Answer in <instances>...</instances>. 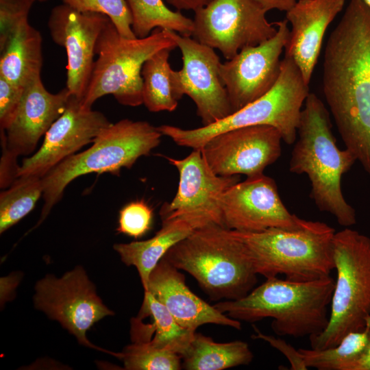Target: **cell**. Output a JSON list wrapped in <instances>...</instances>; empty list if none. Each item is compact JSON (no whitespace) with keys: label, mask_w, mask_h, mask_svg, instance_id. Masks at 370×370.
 Here are the masks:
<instances>
[{"label":"cell","mask_w":370,"mask_h":370,"mask_svg":"<svg viewBox=\"0 0 370 370\" xmlns=\"http://www.w3.org/2000/svg\"><path fill=\"white\" fill-rule=\"evenodd\" d=\"M24 88L0 76V129L5 130L11 124L20 105Z\"/></svg>","instance_id":"34"},{"label":"cell","mask_w":370,"mask_h":370,"mask_svg":"<svg viewBox=\"0 0 370 370\" xmlns=\"http://www.w3.org/2000/svg\"><path fill=\"white\" fill-rule=\"evenodd\" d=\"M34 301L37 309L58 321L79 344L117 356L95 346L86 337L95 323L114 312L104 305L82 267H77L59 278L47 275L38 280Z\"/></svg>","instance_id":"10"},{"label":"cell","mask_w":370,"mask_h":370,"mask_svg":"<svg viewBox=\"0 0 370 370\" xmlns=\"http://www.w3.org/2000/svg\"><path fill=\"white\" fill-rule=\"evenodd\" d=\"M282 135L275 127L260 125L219 134L201 148L211 170L217 175L263 173L281 156Z\"/></svg>","instance_id":"15"},{"label":"cell","mask_w":370,"mask_h":370,"mask_svg":"<svg viewBox=\"0 0 370 370\" xmlns=\"http://www.w3.org/2000/svg\"><path fill=\"white\" fill-rule=\"evenodd\" d=\"M334 283L331 276L306 282L267 278L246 296L213 306L240 321L272 318V330L279 336L309 338L328 326Z\"/></svg>","instance_id":"3"},{"label":"cell","mask_w":370,"mask_h":370,"mask_svg":"<svg viewBox=\"0 0 370 370\" xmlns=\"http://www.w3.org/2000/svg\"><path fill=\"white\" fill-rule=\"evenodd\" d=\"M127 370H178L182 367V356L158 348L149 342H133L117 356Z\"/></svg>","instance_id":"30"},{"label":"cell","mask_w":370,"mask_h":370,"mask_svg":"<svg viewBox=\"0 0 370 370\" xmlns=\"http://www.w3.org/2000/svg\"><path fill=\"white\" fill-rule=\"evenodd\" d=\"M175 47L167 29L156 28L147 37L130 39L122 36L109 19L96 43L98 57L81 101L82 105L92 108L106 95H112L124 106L143 104L141 71L144 63L158 51Z\"/></svg>","instance_id":"8"},{"label":"cell","mask_w":370,"mask_h":370,"mask_svg":"<svg viewBox=\"0 0 370 370\" xmlns=\"http://www.w3.org/2000/svg\"><path fill=\"white\" fill-rule=\"evenodd\" d=\"M332 249L336 280L328 326L309 337L314 349L338 345L350 332L364 329L370 319V238L346 227L335 232Z\"/></svg>","instance_id":"9"},{"label":"cell","mask_w":370,"mask_h":370,"mask_svg":"<svg viewBox=\"0 0 370 370\" xmlns=\"http://www.w3.org/2000/svg\"><path fill=\"white\" fill-rule=\"evenodd\" d=\"M162 136L158 127L147 121L125 119L110 123L90 147L64 159L42 177L44 205L36 226L73 180L92 173L119 175L122 168L130 169L140 157L149 155L160 145Z\"/></svg>","instance_id":"6"},{"label":"cell","mask_w":370,"mask_h":370,"mask_svg":"<svg viewBox=\"0 0 370 370\" xmlns=\"http://www.w3.org/2000/svg\"><path fill=\"white\" fill-rule=\"evenodd\" d=\"M169 5L178 10H193L194 12L205 7L212 0H165Z\"/></svg>","instance_id":"37"},{"label":"cell","mask_w":370,"mask_h":370,"mask_svg":"<svg viewBox=\"0 0 370 370\" xmlns=\"http://www.w3.org/2000/svg\"><path fill=\"white\" fill-rule=\"evenodd\" d=\"M145 291L163 304L175 321L192 331L204 324H217L241 330L240 321L211 306L188 287L184 275L162 258L151 271Z\"/></svg>","instance_id":"20"},{"label":"cell","mask_w":370,"mask_h":370,"mask_svg":"<svg viewBox=\"0 0 370 370\" xmlns=\"http://www.w3.org/2000/svg\"><path fill=\"white\" fill-rule=\"evenodd\" d=\"M0 76L25 87L41 77L42 38L27 21L23 22L0 49Z\"/></svg>","instance_id":"24"},{"label":"cell","mask_w":370,"mask_h":370,"mask_svg":"<svg viewBox=\"0 0 370 370\" xmlns=\"http://www.w3.org/2000/svg\"><path fill=\"white\" fill-rule=\"evenodd\" d=\"M276 25L275 36L242 49L234 57L221 63L220 75L232 112L260 98L276 84L281 71L280 56L290 34L286 18Z\"/></svg>","instance_id":"13"},{"label":"cell","mask_w":370,"mask_h":370,"mask_svg":"<svg viewBox=\"0 0 370 370\" xmlns=\"http://www.w3.org/2000/svg\"><path fill=\"white\" fill-rule=\"evenodd\" d=\"M345 0H298L286 12L291 25L285 56L293 60L309 84L325 32L342 11Z\"/></svg>","instance_id":"21"},{"label":"cell","mask_w":370,"mask_h":370,"mask_svg":"<svg viewBox=\"0 0 370 370\" xmlns=\"http://www.w3.org/2000/svg\"><path fill=\"white\" fill-rule=\"evenodd\" d=\"M163 258L190 274L214 301L241 299L258 282L245 245L231 230L214 223L195 230Z\"/></svg>","instance_id":"4"},{"label":"cell","mask_w":370,"mask_h":370,"mask_svg":"<svg viewBox=\"0 0 370 370\" xmlns=\"http://www.w3.org/2000/svg\"><path fill=\"white\" fill-rule=\"evenodd\" d=\"M254 354L242 341L217 343L195 332L182 356V367L188 370H222L251 363Z\"/></svg>","instance_id":"25"},{"label":"cell","mask_w":370,"mask_h":370,"mask_svg":"<svg viewBox=\"0 0 370 370\" xmlns=\"http://www.w3.org/2000/svg\"><path fill=\"white\" fill-rule=\"evenodd\" d=\"M179 173L177 193L161 207L162 221L182 217H198L223 225L221 200L224 193L240 180V175L215 174L204 159L201 149L182 159L166 157Z\"/></svg>","instance_id":"16"},{"label":"cell","mask_w":370,"mask_h":370,"mask_svg":"<svg viewBox=\"0 0 370 370\" xmlns=\"http://www.w3.org/2000/svg\"><path fill=\"white\" fill-rule=\"evenodd\" d=\"M232 232L246 247L256 273L266 279L284 275L288 280L312 281L330 276L334 269L336 232L325 223L306 221L297 228Z\"/></svg>","instance_id":"5"},{"label":"cell","mask_w":370,"mask_h":370,"mask_svg":"<svg viewBox=\"0 0 370 370\" xmlns=\"http://www.w3.org/2000/svg\"><path fill=\"white\" fill-rule=\"evenodd\" d=\"M34 0H0V49L16 29L28 20Z\"/></svg>","instance_id":"33"},{"label":"cell","mask_w":370,"mask_h":370,"mask_svg":"<svg viewBox=\"0 0 370 370\" xmlns=\"http://www.w3.org/2000/svg\"><path fill=\"white\" fill-rule=\"evenodd\" d=\"M267 12L271 10H278L287 12L292 8L297 0H252Z\"/></svg>","instance_id":"36"},{"label":"cell","mask_w":370,"mask_h":370,"mask_svg":"<svg viewBox=\"0 0 370 370\" xmlns=\"http://www.w3.org/2000/svg\"><path fill=\"white\" fill-rule=\"evenodd\" d=\"M309 92L308 84L293 60L284 56L279 78L264 95L226 117L195 129L162 125L158 127L163 136L175 143L193 149H201L212 137L237 128L267 125L280 132L286 144L297 137L301 107Z\"/></svg>","instance_id":"7"},{"label":"cell","mask_w":370,"mask_h":370,"mask_svg":"<svg viewBox=\"0 0 370 370\" xmlns=\"http://www.w3.org/2000/svg\"><path fill=\"white\" fill-rule=\"evenodd\" d=\"M221 208L223 225L232 230L297 228L307 221L290 213L275 180L263 173L247 177L230 186L221 197Z\"/></svg>","instance_id":"14"},{"label":"cell","mask_w":370,"mask_h":370,"mask_svg":"<svg viewBox=\"0 0 370 370\" xmlns=\"http://www.w3.org/2000/svg\"><path fill=\"white\" fill-rule=\"evenodd\" d=\"M144 293L138 315L131 321L132 342H149L182 357L196 331L182 327L163 304L149 291Z\"/></svg>","instance_id":"23"},{"label":"cell","mask_w":370,"mask_h":370,"mask_svg":"<svg viewBox=\"0 0 370 370\" xmlns=\"http://www.w3.org/2000/svg\"><path fill=\"white\" fill-rule=\"evenodd\" d=\"M182 53V67L173 71V88L180 100L187 95L195 103L203 125L232 113L226 88L220 75L221 61L213 48L190 36L167 29Z\"/></svg>","instance_id":"12"},{"label":"cell","mask_w":370,"mask_h":370,"mask_svg":"<svg viewBox=\"0 0 370 370\" xmlns=\"http://www.w3.org/2000/svg\"><path fill=\"white\" fill-rule=\"evenodd\" d=\"M153 214L152 208L145 201H132L119 212L117 231L119 233L138 238L151 229Z\"/></svg>","instance_id":"32"},{"label":"cell","mask_w":370,"mask_h":370,"mask_svg":"<svg viewBox=\"0 0 370 370\" xmlns=\"http://www.w3.org/2000/svg\"><path fill=\"white\" fill-rule=\"evenodd\" d=\"M323 92L346 149L370 176V7L350 0L325 49Z\"/></svg>","instance_id":"1"},{"label":"cell","mask_w":370,"mask_h":370,"mask_svg":"<svg viewBox=\"0 0 370 370\" xmlns=\"http://www.w3.org/2000/svg\"><path fill=\"white\" fill-rule=\"evenodd\" d=\"M365 4L370 7V0H362Z\"/></svg>","instance_id":"39"},{"label":"cell","mask_w":370,"mask_h":370,"mask_svg":"<svg viewBox=\"0 0 370 370\" xmlns=\"http://www.w3.org/2000/svg\"><path fill=\"white\" fill-rule=\"evenodd\" d=\"M266 13L252 0H212L195 12L192 36L230 60L275 35L276 22L269 23Z\"/></svg>","instance_id":"11"},{"label":"cell","mask_w":370,"mask_h":370,"mask_svg":"<svg viewBox=\"0 0 370 370\" xmlns=\"http://www.w3.org/2000/svg\"><path fill=\"white\" fill-rule=\"evenodd\" d=\"M35 1H40V2H43V1H48V0H34Z\"/></svg>","instance_id":"40"},{"label":"cell","mask_w":370,"mask_h":370,"mask_svg":"<svg viewBox=\"0 0 370 370\" xmlns=\"http://www.w3.org/2000/svg\"><path fill=\"white\" fill-rule=\"evenodd\" d=\"M353 370H370V332L367 347L362 357L354 366Z\"/></svg>","instance_id":"38"},{"label":"cell","mask_w":370,"mask_h":370,"mask_svg":"<svg viewBox=\"0 0 370 370\" xmlns=\"http://www.w3.org/2000/svg\"><path fill=\"white\" fill-rule=\"evenodd\" d=\"M208 223L211 222L198 217L162 221V227L151 238L115 244L114 249L126 265L136 268L145 291L151 271L167 251L195 230Z\"/></svg>","instance_id":"22"},{"label":"cell","mask_w":370,"mask_h":370,"mask_svg":"<svg viewBox=\"0 0 370 370\" xmlns=\"http://www.w3.org/2000/svg\"><path fill=\"white\" fill-rule=\"evenodd\" d=\"M132 16V28L136 38L148 36L156 28L191 36L193 20L169 8L163 0H126Z\"/></svg>","instance_id":"27"},{"label":"cell","mask_w":370,"mask_h":370,"mask_svg":"<svg viewBox=\"0 0 370 370\" xmlns=\"http://www.w3.org/2000/svg\"><path fill=\"white\" fill-rule=\"evenodd\" d=\"M253 328L255 334L251 337L254 339L264 341L269 343L271 346L280 351L290 362L291 370L308 369L298 349H295L292 345L282 338L262 333L255 325H253Z\"/></svg>","instance_id":"35"},{"label":"cell","mask_w":370,"mask_h":370,"mask_svg":"<svg viewBox=\"0 0 370 370\" xmlns=\"http://www.w3.org/2000/svg\"><path fill=\"white\" fill-rule=\"evenodd\" d=\"M43 195L42 177H18L0 194V233L17 223L35 207Z\"/></svg>","instance_id":"29"},{"label":"cell","mask_w":370,"mask_h":370,"mask_svg":"<svg viewBox=\"0 0 370 370\" xmlns=\"http://www.w3.org/2000/svg\"><path fill=\"white\" fill-rule=\"evenodd\" d=\"M171 48L158 51L144 63L143 78V101L152 112L174 111L178 104L173 84V69L169 63Z\"/></svg>","instance_id":"26"},{"label":"cell","mask_w":370,"mask_h":370,"mask_svg":"<svg viewBox=\"0 0 370 370\" xmlns=\"http://www.w3.org/2000/svg\"><path fill=\"white\" fill-rule=\"evenodd\" d=\"M370 325L360 330L352 331L341 342L323 349H298L305 365L319 370H353L363 355L369 339Z\"/></svg>","instance_id":"28"},{"label":"cell","mask_w":370,"mask_h":370,"mask_svg":"<svg viewBox=\"0 0 370 370\" xmlns=\"http://www.w3.org/2000/svg\"><path fill=\"white\" fill-rule=\"evenodd\" d=\"M297 136L289 171L308 175L310 197L320 211L330 213L341 226L354 225L356 211L344 198L341 178L357 160L349 150L337 147L329 112L314 93L310 92L305 100Z\"/></svg>","instance_id":"2"},{"label":"cell","mask_w":370,"mask_h":370,"mask_svg":"<svg viewBox=\"0 0 370 370\" xmlns=\"http://www.w3.org/2000/svg\"><path fill=\"white\" fill-rule=\"evenodd\" d=\"M72 95L65 87L49 92L41 77L26 86L16 113L5 130L1 144L15 157L32 153L43 135L64 112Z\"/></svg>","instance_id":"19"},{"label":"cell","mask_w":370,"mask_h":370,"mask_svg":"<svg viewBox=\"0 0 370 370\" xmlns=\"http://www.w3.org/2000/svg\"><path fill=\"white\" fill-rule=\"evenodd\" d=\"M71 8L85 12L107 16L123 37L134 39L132 16L126 0H60Z\"/></svg>","instance_id":"31"},{"label":"cell","mask_w":370,"mask_h":370,"mask_svg":"<svg viewBox=\"0 0 370 370\" xmlns=\"http://www.w3.org/2000/svg\"><path fill=\"white\" fill-rule=\"evenodd\" d=\"M109 19L104 14L81 12L64 3L51 11L47 22L51 38L66 53V87L81 101L91 76L98 37Z\"/></svg>","instance_id":"17"},{"label":"cell","mask_w":370,"mask_h":370,"mask_svg":"<svg viewBox=\"0 0 370 370\" xmlns=\"http://www.w3.org/2000/svg\"><path fill=\"white\" fill-rule=\"evenodd\" d=\"M111 123L101 112L84 107L71 95L61 116L51 125L40 149L19 166L20 176H45L62 160L92 143Z\"/></svg>","instance_id":"18"}]
</instances>
